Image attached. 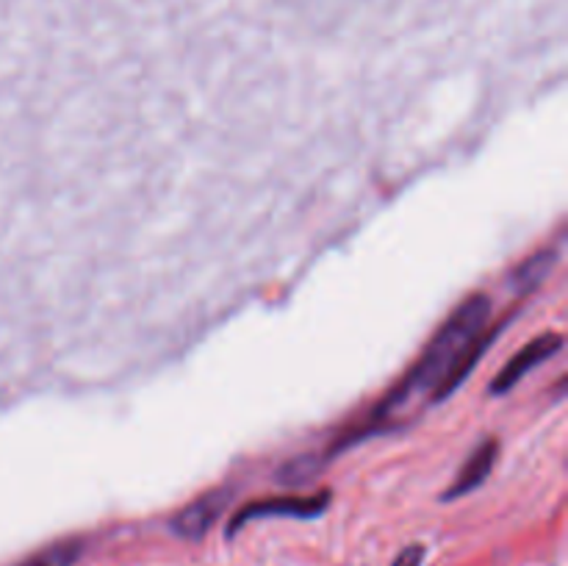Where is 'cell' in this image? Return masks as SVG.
<instances>
[{
	"label": "cell",
	"mask_w": 568,
	"mask_h": 566,
	"mask_svg": "<svg viewBox=\"0 0 568 566\" xmlns=\"http://www.w3.org/2000/svg\"><path fill=\"white\" fill-rule=\"evenodd\" d=\"M555 264H558V250H538L536 255H530V259L521 261V264L516 266L514 275H510V283H514L516 292H532V289H538L547 281V275L555 270Z\"/></svg>",
	"instance_id": "cell-6"
},
{
	"label": "cell",
	"mask_w": 568,
	"mask_h": 566,
	"mask_svg": "<svg viewBox=\"0 0 568 566\" xmlns=\"http://www.w3.org/2000/svg\"><path fill=\"white\" fill-rule=\"evenodd\" d=\"M231 499H233L231 486L211 488V492L200 494L197 499H192L186 508L178 511V514L172 516L170 527L181 538H192V542H197V538H203L205 533L220 522V516L225 514Z\"/></svg>",
	"instance_id": "cell-3"
},
{
	"label": "cell",
	"mask_w": 568,
	"mask_h": 566,
	"mask_svg": "<svg viewBox=\"0 0 568 566\" xmlns=\"http://www.w3.org/2000/svg\"><path fill=\"white\" fill-rule=\"evenodd\" d=\"M560 347H564V336H560V333H544V336L532 338V342L525 344V347L503 366V372L494 377L491 394L510 392V388H514L521 377L530 375L538 364H544V361H549L552 355H558Z\"/></svg>",
	"instance_id": "cell-4"
},
{
	"label": "cell",
	"mask_w": 568,
	"mask_h": 566,
	"mask_svg": "<svg viewBox=\"0 0 568 566\" xmlns=\"http://www.w3.org/2000/svg\"><path fill=\"white\" fill-rule=\"evenodd\" d=\"M331 494L316 492V494H288V497H266L255 499V503L242 505L233 514L231 525H227V536H236L247 522L255 519H270V516H292V519H316L327 511Z\"/></svg>",
	"instance_id": "cell-2"
},
{
	"label": "cell",
	"mask_w": 568,
	"mask_h": 566,
	"mask_svg": "<svg viewBox=\"0 0 568 566\" xmlns=\"http://www.w3.org/2000/svg\"><path fill=\"white\" fill-rule=\"evenodd\" d=\"M83 542L81 538H61V542L48 544L39 553L28 555L26 560L14 566H75V560L81 558Z\"/></svg>",
	"instance_id": "cell-7"
},
{
	"label": "cell",
	"mask_w": 568,
	"mask_h": 566,
	"mask_svg": "<svg viewBox=\"0 0 568 566\" xmlns=\"http://www.w3.org/2000/svg\"><path fill=\"white\" fill-rule=\"evenodd\" d=\"M497 453H499V444L494 442V438L483 442L480 447H477L475 453L469 455V461H466L464 469L458 472V477H455V481H453V486L447 488L444 499L466 497V494H469V492L480 488L483 483H486V477L491 475L494 461H497Z\"/></svg>",
	"instance_id": "cell-5"
},
{
	"label": "cell",
	"mask_w": 568,
	"mask_h": 566,
	"mask_svg": "<svg viewBox=\"0 0 568 566\" xmlns=\"http://www.w3.org/2000/svg\"><path fill=\"white\" fill-rule=\"evenodd\" d=\"M488 320H491V300L486 294H471L469 300H464L453 311V316L438 327L408 375L381 400L366 427H361L355 436L364 438L375 431H392L399 420H408L410 411L419 405L449 397L497 336V327L488 331Z\"/></svg>",
	"instance_id": "cell-1"
},
{
	"label": "cell",
	"mask_w": 568,
	"mask_h": 566,
	"mask_svg": "<svg viewBox=\"0 0 568 566\" xmlns=\"http://www.w3.org/2000/svg\"><path fill=\"white\" fill-rule=\"evenodd\" d=\"M425 564V547L422 544H410V547H405L403 553L394 558L392 566H422Z\"/></svg>",
	"instance_id": "cell-8"
}]
</instances>
